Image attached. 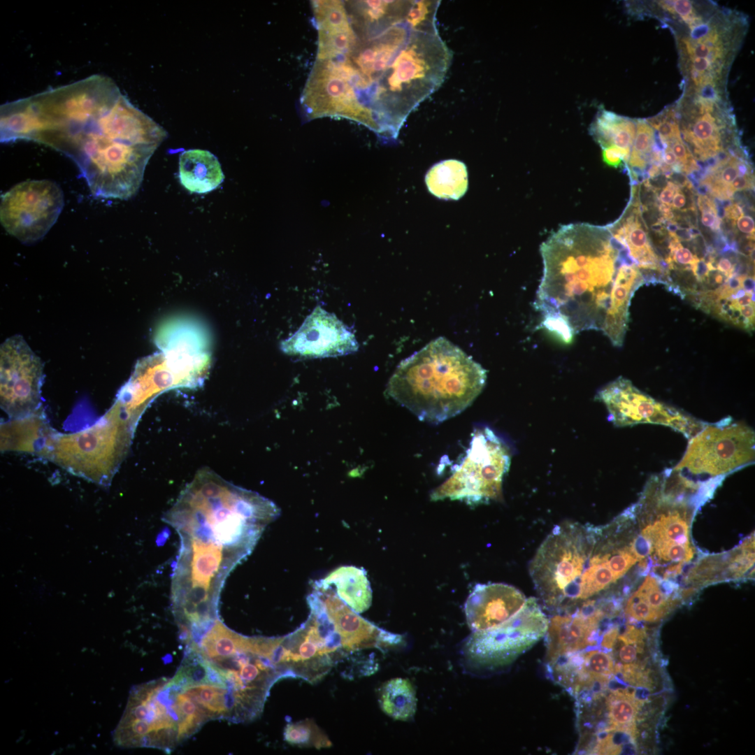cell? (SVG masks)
I'll return each instance as SVG.
<instances>
[{
  "mask_svg": "<svg viewBox=\"0 0 755 755\" xmlns=\"http://www.w3.org/2000/svg\"><path fill=\"white\" fill-rule=\"evenodd\" d=\"M278 515L269 499L212 470H199L164 516L180 542L171 577L172 611L193 621L218 616L226 577Z\"/></svg>",
  "mask_w": 755,
  "mask_h": 755,
  "instance_id": "1",
  "label": "cell"
},
{
  "mask_svg": "<svg viewBox=\"0 0 755 755\" xmlns=\"http://www.w3.org/2000/svg\"><path fill=\"white\" fill-rule=\"evenodd\" d=\"M611 236L607 227L573 223L540 245L543 271L534 306L541 326L564 343L585 330H602L617 274L625 265Z\"/></svg>",
  "mask_w": 755,
  "mask_h": 755,
  "instance_id": "2",
  "label": "cell"
},
{
  "mask_svg": "<svg viewBox=\"0 0 755 755\" xmlns=\"http://www.w3.org/2000/svg\"><path fill=\"white\" fill-rule=\"evenodd\" d=\"M120 95L44 132L38 140L71 158L91 192L105 199L135 195L157 148L138 143L127 130L115 106Z\"/></svg>",
  "mask_w": 755,
  "mask_h": 755,
  "instance_id": "3",
  "label": "cell"
},
{
  "mask_svg": "<svg viewBox=\"0 0 755 755\" xmlns=\"http://www.w3.org/2000/svg\"><path fill=\"white\" fill-rule=\"evenodd\" d=\"M486 381L480 364L440 336L401 361L387 390L419 420L438 424L467 408Z\"/></svg>",
  "mask_w": 755,
  "mask_h": 755,
  "instance_id": "4",
  "label": "cell"
},
{
  "mask_svg": "<svg viewBox=\"0 0 755 755\" xmlns=\"http://www.w3.org/2000/svg\"><path fill=\"white\" fill-rule=\"evenodd\" d=\"M602 531L589 524L563 522L554 527L529 563L540 600L556 612L573 608L618 579L611 557L620 549L601 547Z\"/></svg>",
  "mask_w": 755,
  "mask_h": 755,
  "instance_id": "5",
  "label": "cell"
},
{
  "mask_svg": "<svg viewBox=\"0 0 755 755\" xmlns=\"http://www.w3.org/2000/svg\"><path fill=\"white\" fill-rule=\"evenodd\" d=\"M210 721L205 710L172 678L134 686L113 733L122 748H152L171 753Z\"/></svg>",
  "mask_w": 755,
  "mask_h": 755,
  "instance_id": "6",
  "label": "cell"
},
{
  "mask_svg": "<svg viewBox=\"0 0 755 755\" xmlns=\"http://www.w3.org/2000/svg\"><path fill=\"white\" fill-rule=\"evenodd\" d=\"M452 57L437 26L412 29L406 44L368 96L375 118L398 131L410 113L443 84Z\"/></svg>",
  "mask_w": 755,
  "mask_h": 755,
  "instance_id": "7",
  "label": "cell"
},
{
  "mask_svg": "<svg viewBox=\"0 0 755 755\" xmlns=\"http://www.w3.org/2000/svg\"><path fill=\"white\" fill-rule=\"evenodd\" d=\"M136 424L116 401L94 424L79 431L55 433L42 459L98 482L111 479L129 449Z\"/></svg>",
  "mask_w": 755,
  "mask_h": 755,
  "instance_id": "8",
  "label": "cell"
},
{
  "mask_svg": "<svg viewBox=\"0 0 755 755\" xmlns=\"http://www.w3.org/2000/svg\"><path fill=\"white\" fill-rule=\"evenodd\" d=\"M510 463L511 453L503 440L490 428H478L463 457L447 480L432 491L431 499L459 500L468 505L498 500Z\"/></svg>",
  "mask_w": 755,
  "mask_h": 755,
  "instance_id": "9",
  "label": "cell"
},
{
  "mask_svg": "<svg viewBox=\"0 0 755 755\" xmlns=\"http://www.w3.org/2000/svg\"><path fill=\"white\" fill-rule=\"evenodd\" d=\"M548 624L538 601L531 597L514 616L501 624L473 631L461 648L464 663L473 670L505 667L545 635Z\"/></svg>",
  "mask_w": 755,
  "mask_h": 755,
  "instance_id": "10",
  "label": "cell"
},
{
  "mask_svg": "<svg viewBox=\"0 0 755 755\" xmlns=\"http://www.w3.org/2000/svg\"><path fill=\"white\" fill-rule=\"evenodd\" d=\"M689 440L683 457L673 468L685 477L719 479L754 461V431L743 422L723 419L707 423Z\"/></svg>",
  "mask_w": 755,
  "mask_h": 755,
  "instance_id": "11",
  "label": "cell"
},
{
  "mask_svg": "<svg viewBox=\"0 0 755 755\" xmlns=\"http://www.w3.org/2000/svg\"><path fill=\"white\" fill-rule=\"evenodd\" d=\"M60 187L49 180H29L1 196L0 220L4 229L23 243H32L50 231L64 207Z\"/></svg>",
  "mask_w": 755,
  "mask_h": 755,
  "instance_id": "12",
  "label": "cell"
},
{
  "mask_svg": "<svg viewBox=\"0 0 755 755\" xmlns=\"http://www.w3.org/2000/svg\"><path fill=\"white\" fill-rule=\"evenodd\" d=\"M595 399L603 403L616 426L650 423L669 426L691 438L707 424L681 410L659 402L619 377L603 387Z\"/></svg>",
  "mask_w": 755,
  "mask_h": 755,
  "instance_id": "13",
  "label": "cell"
},
{
  "mask_svg": "<svg viewBox=\"0 0 755 755\" xmlns=\"http://www.w3.org/2000/svg\"><path fill=\"white\" fill-rule=\"evenodd\" d=\"M43 363L21 335L0 347V405L9 418L29 415L42 407Z\"/></svg>",
  "mask_w": 755,
  "mask_h": 755,
  "instance_id": "14",
  "label": "cell"
},
{
  "mask_svg": "<svg viewBox=\"0 0 755 755\" xmlns=\"http://www.w3.org/2000/svg\"><path fill=\"white\" fill-rule=\"evenodd\" d=\"M301 98L303 108L312 117L341 116L378 130L373 111L338 71L333 60H316Z\"/></svg>",
  "mask_w": 755,
  "mask_h": 755,
  "instance_id": "15",
  "label": "cell"
},
{
  "mask_svg": "<svg viewBox=\"0 0 755 755\" xmlns=\"http://www.w3.org/2000/svg\"><path fill=\"white\" fill-rule=\"evenodd\" d=\"M281 350L302 358H323L355 352L359 344L347 327L336 316L316 306L300 328L283 340Z\"/></svg>",
  "mask_w": 755,
  "mask_h": 755,
  "instance_id": "16",
  "label": "cell"
},
{
  "mask_svg": "<svg viewBox=\"0 0 755 755\" xmlns=\"http://www.w3.org/2000/svg\"><path fill=\"white\" fill-rule=\"evenodd\" d=\"M606 615L594 600L556 612L545 633L546 663L557 658L596 647L600 640V624Z\"/></svg>",
  "mask_w": 755,
  "mask_h": 755,
  "instance_id": "17",
  "label": "cell"
},
{
  "mask_svg": "<svg viewBox=\"0 0 755 755\" xmlns=\"http://www.w3.org/2000/svg\"><path fill=\"white\" fill-rule=\"evenodd\" d=\"M547 674L575 699L605 689L616 675L614 658L591 647L561 656L546 663Z\"/></svg>",
  "mask_w": 755,
  "mask_h": 755,
  "instance_id": "18",
  "label": "cell"
},
{
  "mask_svg": "<svg viewBox=\"0 0 755 755\" xmlns=\"http://www.w3.org/2000/svg\"><path fill=\"white\" fill-rule=\"evenodd\" d=\"M313 591L348 654L371 648H391L403 642L401 635L383 630L359 615L332 589L313 587Z\"/></svg>",
  "mask_w": 755,
  "mask_h": 755,
  "instance_id": "19",
  "label": "cell"
},
{
  "mask_svg": "<svg viewBox=\"0 0 755 755\" xmlns=\"http://www.w3.org/2000/svg\"><path fill=\"white\" fill-rule=\"evenodd\" d=\"M526 600L525 596L511 585L477 584L464 604L467 624L473 631L497 626L514 616Z\"/></svg>",
  "mask_w": 755,
  "mask_h": 755,
  "instance_id": "20",
  "label": "cell"
},
{
  "mask_svg": "<svg viewBox=\"0 0 755 755\" xmlns=\"http://www.w3.org/2000/svg\"><path fill=\"white\" fill-rule=\"evenodd\" d=\"M411 30L405 21L398 23L375 36L359 41L354 51L347 57L369 80L372 88L406 44Z\"/></svg>",
  "mask_w": 755,
  "mask_h": 755,
  "instance_id": "21",
  "label": "cell"
},
{
  "mask_svg": "<svg viewBox=\"0 0 755 755\" xmlns=\"http://www.w3.org/2000/svg\"><path fill=\"white\" fill-rule=\"evenodd\" d=\"M56 432L41 407L29 415L9 418L1 424V452L27 453L41 458Z\"/></svg>",
  "mask_w": 755,
  "mask_h": 755,
  "instance_id": "22",
  "label": "cell"
},
{
  "mask_svg": "<svg viewBox=\"0 0 755 755\" xmlns=\"http://www.w3.org/2000/svg\"><path fill=\"white\" fill-rule=\"evenodd\" d=\"M179 178L188 191L206 194L215 189L224 179L218 159L210 152L191 149L179 157Z\"/></svg>",
  "mask_w": 755,
  "mask_h": 755,
  "instance_id": "23",
  "label": "cell"
},
{
  "mask_svg": "<svg viewBox=\"0 0 755 755\" xmlns=\"http://www.w3.org/2000/svg\"><path fill=\"white\" fill-rule=\"evenodd\" d=\"M312 587L322 589L335 587L337 596L359 614L366 611L372 603V590L366 572L356 566L338 567L324 578L315 581Z\"/></svg>",
  "mask_w": 755,
  "mask_h": 755,
  "instance_id": "24",
  "label": "cell"
},
{
  "mask_svg": "<svg viewBox=\"0 0 755 755\" xmlns=\"http://www.w3.org/2000/svg\"><path fill=\"white\" fill-rule=\"evenodd\" d=\"M412 1L367 0L353 2L356 23L361 40L378 35L389 27L405 21Z\"/></svg>",
  "mask_w": 755,
  "mask_h": 755,
  "instance_id": "25",
  "label": "cell"
},
{
  "mask_svg": "<svg viewBox=\"0 0 755 755\" xmlns=\"http://www.w3.org/2000/svg\"><path fill=\"white\" fill-rule=\"evenodd\" d=\"M641 705L642 700L634 691L620 687L610 691L605 697L607 724L598 732H620L635 739L636 719Z\"/></svg>",
  "mask_w": 755,
  "mask_h": 755,
  "instance_id": "26",
  "label": "cell"
},
{
  "mask_svg": "<svg viewBox=\"0 0 755 755\" xmlns=\"http://www.w3.org/2000/svg\"><path fill=\"white\" fill-rule=\"evenodd\" d=\"M379 703L382 712L389 717L408 721L413 718L417 711L415 689L408 679H391L380 689Z\"/></svg>",
  "mask_w": 755,
  "mask_h": 755,
  "instance_id": "27",
  "label": "cell"
},
{
  "mask_svg": "<svg viewBox=\"0 0 755 755\" xmlns=\"http://www.w3.org/2000/svg\"><path fill=\"white\" fill-rule=\"evenodd\" d=\"M312 5L317 31H338L353 28L343 1L317 0L312 1Z\"/></svg>",
  "mask_w": 755,
  "mask_h": 755,
  "instance_id": "28",
  "label": "cell"
},
{
  "mask_svg": "<svg viewBox=\"0 0 755 755\" xmlns=\"http://www.w3.org/2000/svg\"><path fill=\"white\" fill-rule=\"evenodd\" d=\"M284 740L300 747L329 748L332 745L326 734L312 720L306 719L286 725Z\"/></svg>",
  "mask_w": 755,
  "mask_h": 755,
  "instance_id": "29",
  "label": "cell"
},
{
  "mask_svg": "<svg viewBox=\"0 0 755 755\" xmlns=\"http://www.w3.org/2000/svg\"><path fill=\"white\" fill-rule=\"evenodd\" d=\"M635 127V121L618 115L604 128L603 136L607 145H616L631 152Z\"/></svg>",
  "mask_w": 755,
  "mask_h": 755,
  "instance_id": "30",
  "label": "cell"
},
{
  "mask_svg": "<svg viewBox=\"0 0 755 755\" xmlns=\"http://www.w3.org/2000/svg\"><path fill=\"white\" fill-rule=\"evenodd\" d=\"M440 1L415 0L405 21L413 29H424L436 26V13Z\"/></svg>",
  "mask_w": 755,
  "mask_h": 755,
  "instance_id": "31",
  "label": "cell"
},
{
  "mask_svg": "<svg viewBox=\"0 0 755 755\" xmlns=\"http://www.w3.org/2000/svg\"><path fill=\"white\" fill-rule=\"evenodd\" d=\"M616 675H619L624 682L631 686L645 688L652 686L649 670L645 664L638 661L628 664H616Z\"/></svg>",
  "mask_w": 755,
  "mask_h": 755,
  "instance_id": "32",
  "label": "cell"
},
{
  "mask_svg": "<svg viewBox=\"0 0 755 755\" xmlns=\"http://www.w3.org/2000/svg\"><path fill=\"white\" fill-rule=\"evenodd\" d=\"M652 544L659 557L665 561L684 562L690 561L693 556L689 545L678 544L663 538L656 539Z\"/></svg>",
  "mask_w": 755,
  "mask_h": 755,
  "instance_id": "33",
  "label": "cell"
},
{
  "mask_svg": "<svg viewBox=\"0 0 755 755\" xmlns=\"http://www.w3.org/2000/svg\"><path fill=\"white\" fill-rule=\"evenodd\" d=\"M636 591L663 617L668 612L670 603L654 577L647 576Z\"/></svg>",
  "mask_w": 755,
  "mask_h": 755,
  "instance_id": "34",
  "label": "cell"
},
{
  "mask_svg": "<svg viewBox=\"0 0 755 755\" xmlns=\"http://www.w3.org/2000/svg\"><path fill=\"white\" fill-rule=\"evenodd\" d=\"M625 612L630 619L636 621H656L663 617L637 591L628 599Z\"/></svg>",
  "mask_w": 755,
  "mask_h": 755,
  "instance_id": "35",
  "label": "cell"
},
{
  "mask_svg": "<svg viewBox=\"0 0 755 755\" xmlns=\"http://www.w3.org/2000/svg\"><path fill=\"white\" fill-rule=\"evenodd\" d=\"M635 125L637 129L631 154L640 156L646 160V156L650 153L652 150L654 130L652 127L643 120H637L635 122Z\"/></svg>",
  "mask_w": 755,
  "mask_h": 755,
  "instance_id": "36",
  "label": "cell"
},
{
  "mask_svg": "<svg viewBox=\"0 0 755 755\" xmlns=\"http://www.w3.org/2000/svg\"><path fill=\"white\" fill-rule=\"evenodd\" d=\"M670 237V236H669ZM668 248L673 268H678L680 270H690L693 265L699 258L694 255L687 247H684L680 241L675 238L670 237Z\"/></svg>",
  "mask_w": 755,
  "mask_h": 755,
  "instance_id": "37",
  "label": "cell"
},
{
  "mask_svg": "<svg viewBox=\"0 0 755 755\" xmlns=\"http://www.w3.org/2000/svg\"><path fill=\"white\" fill-rule=\"evenodd\" d=\"M602 150L603 161L614 168L621 167L626 164L630 156V152L616 145H610Z\"/></svg>",
  "mask_w": 755,
  "mask_h": 755,
  "instance_id": "38",
  "label": "cell"
},
{
  "mask_svg": "<svg viewBox=\"0 0 755 755\" xmlns=\"http://www.w3.org/2000/svg\"><path fill=\"white\" fill-rule=\"evenodd\" d=\"M697 96L698 100L716 103L719 97L715 82H707L700 85L697 89Z\"/></svg>",
  "mask_w": 755,
  "mask_h": 755,
  "instance_id": "39",
  "label": "cell"
},
{
  "mask_svg": "<svg viewBox=\"0 0 755 755\" xmlns=\"http://www.w3.org/2000/svg\"><path fill=\"white\" fill-rule=\"evenodd\" d=\"M669 143L670 144V146L668 145L670 147L677 159H678V161L683 167L688 161L693 157L690 150L686 148L682 140H674L668 143V144Z\"/></svg>",
  "mask_w": 755,
  "mask_h": 755,
  "instance_id": "40",
  "label": "cell"
},
{
  "mask_svg": "<svg viewBox=\"0 0 755 755\" xmlns=\"http://www.w3.org/2000/svg\"><path fill=\"white\" fill-rule=\"evenodd\" d=\"M712 29L709 23L705 22L691 27L690 40L694 43L700 42L706 37Z\"/></svg>",
  "mask_w": 755,
  "mask_h": 755,
  "instance_id": "41",
  "label": "cell"
},
{
  "mask_svg": "<svg viewBox=\"0 0 755 755\" xmlns=\"http://www.w3.org/2000/svg\"><path fill=\"white\" fill-rule=\"evenodd\" d=\"M691 270L696 280L700 283L705 282L710 272L707 264L703 259H698L691 265Z\"/></svg>",
  "mask_w": 755,
  "mask_h": 755,
  "instance_id": "42",
  "label": "cell"
},
{
  "mask_svg": "<svg viewBox=\"0 0 755 755\" xmlns=\"http://www.w3.org/2000/svg\"><path fill=\"white\" fill-rule=\"evenodd\" d=\"M738 229L748 236L754 237L755 224L754 219L749 215H742L737 219Z\"/></svg>",
  "mask_w": 755,
  "mask_h": 755,
  "instance_id": "43",
  "label": "cell"
},
{
  "mask_svg": "<svg viewBox=\"0 0 755 755\" xmlns=\"http://www.w3.org/2000/svg\"><path fill=\"white\" fill-rule=\"evenodd\" d=\"M734 192L752 189L754 187V179L752 176L736 177L730 184Z\"/></svg>",
  "mask_w": 755,
  "mask_h": 755,
  "instance_id": "44",
  "label": "cell"
},
{
  "mask_svg": "<svg viewBox=\"0 0 755 755\" xmlns=\"http://www.w3.org/2000/svg\"><path fill=\"white\" fill-rule=\"evenodd\" d=\"M680 188L671 181H668L666 186L663 189L659 195V201L666 205L670 206L674 194Z\"/></svg>",
  "mask_w": 755,
  "mask_h": 755,
  "instance_id": "45",
  "label": "cell"
},
{
  "mask_svg": "<svg viewBox=\"0 0 755 755\" xmlns=\"http://www.w3.org/2000/svg\"><path fill=\"white\" fill-rule=\"evenodd\" d=\"M686 199L687 198L683 188L680 187L675 193L674 197L672 199L673 201L670 204V206L673 207L674 209L685 211Z\"/></svg>",
  "mask_w": 755,
  "mask_h": 755,
  "instance_id": "46",
  "label": "cell"
},
{
  "mask_svg": "<svg viewBox=\"0 0 755 755\" xmlns=\"http://www.w3.org/2000/svg\"><path fill=\"white\" fill-rule=\"evenodd\" d=\"M698 206L703 212H712L716 214V208L713 199L705 196H698L697 199Z\"/></svg>",
  "mask_w": 755,
  "mask_h": 755,
  "instance_id": "47",
  "label": "cell"
},
{
  "mask_svg": "<svg viewBox=\"0 0 755 755\" xmlns=\"http://www.w3.org/2000/svg\"><path fill=\"white\" fill-rule=\"evenodd\" d=\"M729 302L732 306L736 308L747 305H754V293L746 292L742 296L730 300Z\"/></svg>",
  "mask_w": 755,
  "mask_h": 755,
  "instance_id": "48",
  "label": "cell"
},
{
  "mask_svg": "<svg viewBox=\"0 0 755 755\" xmlns=\"http://www.w3.org/2000/svg\"><path fill=\"white\" fill-rule=\"evenodd\" d=\"M716 269L724 273L727 278L733 276V264L726 257H722L719 259L717 264Z\"/></svg>",
  "mask_w": 755,
  "mask_h": 755,
  "instance_id": "49",
  "label": "cell"
},
{
  "mask_svg": "<svg viewBox=\"0 0 755 755\" xmlns=\"http://www.w3.org/2000/svg\"><path fill=\"white\" fill-rule=\"evenodd\" d=\"M743 209L742 206L738 203H733L729 207L725 208V217L730 220L735 221L740 216L743 215Z\"/></svg>",
  "mask_w": 755,
  "mask_h": 755,
  "instance_id": "50",
  "label": "cell"
},
{
  "mask_svg": "<svg viewBox=\"0 0 755 755\" xmlns=\"http://www.w3.org/2000/svg\"><path fill=\"white\" fill-rule=\"evenodd\" d=\"M741 316L752 325L754 319V305H747L739 308Z\"/></svg>",
  "mask_w": 755,
  "mask_h": 755,
  "instance_id": "51",
  "label": "cell"
},
{
  "mask_svg": "<svg viewBox=\"0 0 755 755\" xmlns=\"http://www.w3.org/2000/svg\"><path fill=\"white\" fill-rule=\"evenodd\" d=\"M662 160H663L665 164L670 167L673 166L678 162L674 152H673L672 149L669 145L666 148V149L663 153Z\"/></svg>",
  "mask_w": 755,
  "mask_h": 755,
  "instance_id": "52",
  "label": "cell"
},
{
  "mask_svg": "<svg viewBox=\"0 0 755 755\" xmlns=\"http://www.w3.org/2000/svg\"><path fill=\"white\" fill-rule=\"evenodd\" d=\"M671 238H675L680 241H691L693 239L689 229L682 227H680Z\"/></svg>",
  "mask_w": 755,
  "mask_h": 755,
  "instance_id": "53",
  "label": "cell"
},
{
  "mask_svg": "<svg viewBox=\"0 0 755 755\" xmlns=\"http://www.w3.org/2000/svg\"><path fill=\"white\" fill-rule=\"evenodd\" d=\"M716 218L717 215L714 213L708 211L703 212L701 215V222L703 226L711 229L715 222Z\"/></svg>",
  "mask_w": 755,
  "mask_h": 755,
  "instance_id": "54",
  "label": "cell"
},
{
  "mask_svg": "<svg viewBox=\"0 0 755 755\" xmlns=\"http://www.w3.org/2000/svg\"><path fill=\"white\" fill-rule=\"evenodd\" d=\"M742 288L746 292L754 293V277L752 275L744 276L742 282Z\"/></svg>",
  "mask_w": 755,
  "mask_h": 755,
  "instance_id": "55",
  "label": "cell"
},
{
  "mask_svg": "<svg viewBox=\"0 0 755 755\" xmlns=\"http://www.w3.org/2000/svg\"><path fill=\"white\" fill-rule=\"evenodd\" d=\"M651 229L654 232L658 233L660 236H664L666 231L663 224L659 222H656L652 224L651 226Z\"/></svg>",
  "mask_w": 755,
  "mask_h": 755,
  "instance_id": "56",
  "label": "cell"
},
{
  "mask_svg": "<svg viewBox=\"0 0 755 755\" xmlns=\"http://www.w3.org/2000/svg\"><path fill=\"white\" fill-rule=\"evenodd\" d=\"M649 175V178H655L661 174L660 166L656 164H652L647 171Z\"/></svg>",
  "mask_w": 755,
  "mask_h": 755,
  "instance_id": "57",
  "label": "cell"
},
{
  "mask_svg": "<svg viewBox=\"0 0 755 755\" xmlns=\"http://www.w3.org/2000/svg\"><path fill=\"white\" fill-rule=\"evenodd\" d=\"M681 571V565H677L669 568L664 574L665 577L676 575Z\"/></svg>",
  "mask_w": 755,
  "mask_h": 755,
  "instance_id": "58",
  "label": "cell"
}]
</instances>
